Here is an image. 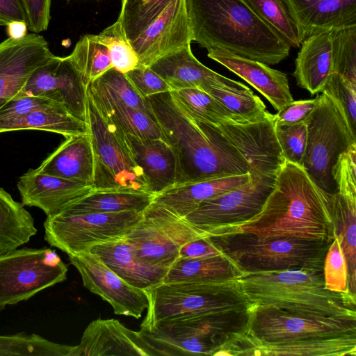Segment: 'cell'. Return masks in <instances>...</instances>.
Here are the masks:
<instances>
[{"mask_svg":"<svg viewBox=\"0 0 356 356\" xmlns=\"http://www.w3.org/2000/svg\"><path fill=\"white\" fill-rule=\"evenodd\" d=\"M147 99L175 156V185L250 172L249 162L218 126L192 115L172 92Z\"/></svg>","mask_w":356,"mask_h":356,"instance_id":"1","label":"cell"},{"mask_svg":"<svg viewBox=\"0 0 356 356\" xmlns=\"http://www.w3.org/2000/svg\"><path fill=\"white\" fill-rule=\"evenodd\" d=\"M246 232L259 237H291L332 243L335 236L332 195L319 188L300 165L284 160L275 188L250 220L209 236Z\"/></svg>","mask_w":356,"mask_h":356,"instance_id":"2","label":"cell"},{"mask_svg":"<svg viewBox=\"0 0 356 356\" xmlns=\"http://www.w3.org/2000/svg\"><path fill=\"white\" fill-rule=\"evenodd\" d=\"M192 41L268 65L287 58L291 47L245 0H185Z\"/></svg>","mask_w":356,"mask_h":356,"instance_id":"3","label":"cell"},{"mask_svg":"<svg viewBox=\"0 0 356 356\" xmlns=\"http://www.w3.org/2000/svg\"><path fill=\"white\" fill-rule=\"evenodd\" d=\"M234 281L249 305L313 316L356 318V299L327 289L323 271L245 273Z\"/></svg>","mask_w":356,"mask_h":356,"instance_id":"4","label":"cell"},{"mask_svg":"<svg viewBox=\"0 0 356 356\" xmlns=\"http://www.w3.org/2000/svg\"><path fill=\"white\" fill-rule=\"evenodd\" d=\"M248 320V309L216 312L161 320L140 332L156 355L217 356L246 333Z\"/></svg>","mask_w":356,"mask_h":356,"instance_id":"5","label":"cell"},{"mask_svg":"<svg viewBox=\"0 0 356 356\" xmlns=\"http://www.w3.org/2000/svg\"><path fill=\"white\" fill-rule=\"evenodd\" d=\"M242 274L287 269L323 271L331 243L291 237H259L251 233L207 236Z\"/></svg>","mask_w":356,"mask_h":356,"instance_id":"6","label":"cell"},{"mask_svg":"<svg viewBox=\"0 0 356 356\" xmlns=\"http://www.w3.org/2000/svg\"><path fill=\"white\" fill-rule=\"evenodd\" d=\"M315 99V107L305 120L307 134L301 166L319 188L333 195L337 186L332 168L339 156L356 143V134L334 99L325 92Z\"/></svg>","mask_w":356,"mask_h":356,"instance_id":"7","label":"cell"},{"mask_svg":"<svg viewBox=\"0 0 356 356\" xmlns=\"http://www.w3.org/2000/svg\"><path fill=\"white\" fill-rule=\"evenodd\" d=\"M145 291L149 305L140 329L168 318L249 308L234 280L204 284L161 282Z\"/></svg>","mask_w":356,"mask_h":356,"instance_id":"8","label":"cell"},{"mask_svg":"<svg viewBox=\"0 0 356 356\" xmlns=\"http://www.w3.org/2000/svg\"><path fill=\"white\" fill-rule=\"evenodd\" d=\"M86 102V124L94 156L93 190L148 193L143 172L134 160L123 131L104 119L88 89Z\"/></svg>","mask_w":356,"mask_h":356,"instance_id":"9","label":"cell"},{"mask_svg":"<svg viewBox=\"0 0 356 356\" xmlns=\"http://www.w3.org/2000/svg\"><path fill=\"white\" fill-rule=\"evenodd\" d=\"M68 268L49 248L15 249L0 254V309L27 300L63 282Z\"/></svg>","mask_w":356,"mask_h":356,"instance_id":"10","label":"cell"},{"mask_svg":"<svg viewBox=\"0 0 356 356\" xmlns=\"http://www.w3.org/2000/svg\"><path fill=\"white\" fill-rule=\"evenodd\" d=\"M204 236L183 218L154 202L143 211L142 219L124 236L140 261L168 269L179 258L184 244Z\"/></svg>","mask_w":356,"mask_h":356,"instance_id":"11","label":"cell"},{"mask_svg":"<svg viewBox=\"0 0 356 356\" xmlns=\"http://www.w3.org/2000/svg\"><path fill=\"white\" fill-rule=\"evenodd\" d=\"M246 336L251 346L356 333V318L303 315L249 305Z\"/></svg>","mask_w":356,"mask_h":356,"instance_id":"12","label":"cell"},{"mask_svg":"<svg viewBox=\"0 0 356 356\" xmlns=\"http://www.w3.org/2000/svg\"><path fill=\"white\" fill-rule=\"evenodd\" d=\"M143 218V212L88 213L47 216L44 239L68 256L124 236Z\"/></svg>","mask_w":356,"mask_h":356,"instance_id":"13","label":"cell"},{"mask_svg":"<svg viewBox=\"0 0 356 356\" xmlns=\"http://www.w3.org/2000/svg\"><path fill=\"white\" fill-rule=\"evenodd\" d=\"M277 173H250L248 182L202 202L183 218L206 236L243 223L261 211L275 188Z\"/></svg>","mask_w":356,"mask_h":356,"instance_id":"14","label":"cell"},{"mask_svg":"<svg viewBox=\"0 0 356 356\" xmlns=\"http://www.w3.org/2000/svg\"><path fill=\"white\" fill-rule=\"evenodd\" d=\"M68 257L79 271L83 286L108 302L115 314L140 318L147 309L145 291L125 282L97 256L85 251Z\"/></svg>","mask_w":356,"mask_h":356,"instance_id":"15","label":"cell"},{"mask_svg":"<svg viewBox=\"0 0 356 356\" xmlns=\"http://www.w3.org/2000/svg\"><path fill=\"white\" fill-rule=\"evenodd\" d=\"M87 88L67 56L53 54L35 70L20 93L59 103L86 122Z\"/></svg>","mask_w":356,"mask_h":356,"instance_id":"16","label":"cell"},{"mask_svg":"<svg viewBox=\"0 0 356 356\" xmlns=\"http://www.w3.org/2000/svg\"><path fill=\"white\" fill-rule=\"evenodd\" d=\"M191 42L185 0H171L131 44L139 66L149 67L161 58L191 46Z\"/></svg>","mask_w":356,"mask_h":356,"instance_id":"17","label":"cell"},{"mask_svg":"<svg viewBox=\"0 0 356 356\" xmlns=\"http://www.w3.org/2000/svg\"><path fill=\"white\" fill-rule=\"evenodd\" d=\"M52 55L38 33L0 42V108L22 92L31 74Z\"/></svg>","mask_w":356,"mask_h":356,"instance_id":"18","label":"cell"},{"mask_svg":"<svg viewBox=\"0 0 356 356\" xmlns=\"http://www.w3.org/2000/svg\"><path fill=\"white\" fill-rule=\"evenodd\" d=\"M250 165V173H277L284 162L272 118L256 122H226L218 126Z\"/></svg>","mask_w":356,"mask_h":356,"instance_id":"19","label":"cell"},{"mask_svg":"<svg viewBox=\"0 0 356 356\" xmlns=\"http://www.w3.org/2000/svg\"><path fill=\"white\" fill-rule=\"evenodd\" d=\"M169 85L172 91L216 88L231 91L247 90L243 83L227 78L200 63L191 46L157 60L149 66Z\"/></svg>","mask_w":356,"mask_h":356,"instance_id":"20","label":"cell"},{"mask_svg":"<svg viewBox=\"0 0 356 356\" xmlns=\"http://www.w3.org/2000/svg\"><path fill=\"white\" fill-rule=\"evenodd\" d=\"M77 346L79 356L156 355L140 331L130 330L113 318L90 322Z\"/></svg>","mask_w":356,"mask_h":356,"instance_id":"21","label":"cell"},{"mask_svg":"<svg viewBox=\"0 0 356 356\" xmlns=\"http://www.w3.org/2000/svg\"><path fill=\"white\" fill-rule=\"evenodd\" d=\"M22 203L42 210L47 216L61 211L93 191L92 186L29 169L17 184Z\"/></svg>","mask_w":356,"mask_h":356,"instance_id":"22","label":"cell"},{"mask_svg":"<svg viewBox=\"0 0 356 356\" xmlns=\"http://www.w3.org/2000/svg\"><path fill=\"white\" fill-rule=\"evenodd\" d=\"M300 42L320 32L356 25V0H282Z\"/></svg>","mask_w":356,"mask_h":356,"instance_id":"23","label":"cell"},{"mask_svg":"<svg viewBox=\"0 0 356 356\" xmlns=\"http://www.w3.org/2000/svg\"><path fill=\"white\" fill-rule=\"evenodd\" d=\"M207 56L254 87L268 100L276 111L293 100L285 73L263 63L241 57L222 49L209 50Z\"/></svg>","mask_w":356,"mask_h":356,"instance_id":"24","label":"cell"},{"mask_svg":"<svg viewBox=\"0 0 356 356\" xmlns=\"http://www.w3.org/2000/svg\"><path fill=\"white\" fill-rule=\"evenodd\" d=\"M124 136L135 163L143 172L148 193L155 195L175 185V156L163 137L143 138L126 133Z\"/></svg>","mask_w":356,"mask_h":356,"instance_id":"25","label":"cell"},{"mask_svg":"<svg viewBox=\"0 0 356 356\" xmlns=\"http://www.w3.org/2000/svg\"><path fill=\"white\" fill-rule=\"evenodd\" d=\"M35 169L42 174L92 186L94 156L89 134L66 137Z\"/></svg>","mask_w":356,"mask_h":356,"instance_id":"26","label":"cell"},{"mask_svg":"<svg viewBox=\"0 0 356 356\" xmlns=\"http://www.w3.org/2000/svg\"><path fill=\"white\" fill-rule=\"evenodd\" d=\"M87 251L97 256L125 282L143 290L163 282L168 270L143 263L135 256L124 236L96 244Z\"/></svg>","mask_w":356,"mask_h":356,"instance_id":"27","label":"cell"},{"mask_svg":"<svg viewBox=\"0 0 356 356\" xmlns=\"http://www.w3.org/2000/svg\"><path fill=\"white\" fill-rule=\"evenodd\" d=\"M250 179L248 172L175 185L155 195L153 202L184 218L202 202L232 190Z\"/></svg>","mask_w":356,"mask_h":356,"instance_id":"28","label":"cell"},{"mask_svg":"<svg viewBox=\"0 0 356 356\" xmlns=\"http://www.w3.org/2000/svg\"><path fill=\"white\" fill-rule=\"evenodd\" d=\"M293 75L297 84L312 95L321 92L333 73L331 31L312 34L300 44Z\"/></svg>","mask_w":356,"mask_h":356,"instance_id":"29","label":"cell"},{"mask_svg":"<svg viewBox=\"0 0 356 356\" xmlns=\"http://www.w3.org/2000/svg\"><path fill=\"white\" fill-rule=\"evenodd\" d=\"M252 355L356 356V333L255 345Z\"/></svg>","mask_w":356,"mask_h":356,"instance_id":"30","label":"cell"},{"mask_svg":"<svg viewBox=\"0 0 356 356\" xmlns=\"http://www.w3.org/2000/svg\"><path fill=\"white\" fill-rule=\"evenodd\" d=\"M242 273L224 254L200 259H177L168 268L163 283H215L235 280Z\"/></svg>","mask_w":356,"mask_h":356,"instance_id":"31","label":"cell"},{"mask_svg":"<svg viewBox=\"0 0 356 356\" xmlns=\"http://www.w3.org/2000/svg\"><path fill=\"white\" fill-rule=\"evenodd\" d=\"M154 197V195L143 191L93 190L58 212L66 214L143 212L153 202Z\"/></svg>","mask_w":356,"mask_h":356,"instance_id":"32","label":"cell"},{"mask_svg":"<svg viewBox=\"0 0 356 356\" xmlns=\"http://www.w3.org/2000/svg\"><path fill=\"white\" fill-rule=\"evenodd\" d=\"M24 130L52 132L65 138L88 133L86 122L63 106L36 110L0 125V134Z\"/></svg>","mask_w":356,"mask_h":356,"instance_id":"33","label":"cell"},{"mask_svg":"<svg viewBox=\"0 0 356 356\" xmlns=\"http://www.w3.org/2000/svg\"><path fill=\"white\" fill-rule=\"evenodd\" d=\"M332 216L335 235L346 259L348 293L356 298V195L334 193Z\"/></svg>","mask_w":356,"mask_h":356,"instance_id":"34","label":"cell"},{"mask_svg":"<svg viewBox=\"0 0 356 356\" xmlns=\"http://www.w3.org/2000/svg\"><path fill=\"white\" fill-rule=\"evenodd\" d=\"M36 233L34 219L24 205L0 187V254L17 249Z\"/></svg>","mask_w":356,"mask_h":356,"instance_id":"35","label":"cell"},{"mask_svg":"<svg viewBox=\"0 0 356 356\" xmlns=\"http://www.w3.org/2000/svg\"><path fill=\"white\" fill-rule=\"evenodd\" d=\"M88 91L104 119L124 133L143 138H162L156 122L145 113L124 104L93 95L88 89Z\"/></svg>","mask_w":356,"mask_h":356,"instance_id":"36","label":"cell"},{"mask_svg":"<svg viewBox=\"0 0 356 356\" xmlns=\"http://www.w3.org/2000/svg\"><path fill=\"white\" fill-rule=\"evenodd\" d=\"M67 56L86 88L112 68L108 51L97 40L96 34L81 36Z\"/></svg>","mask_w":356,"mask_h":356,"instance_id":"37","label":"cell"},{"mask_svg":"<svg viewBox=\"0 0 356 356\" xmlns=\"http://www.w3.org/2000/svg\"><path fill=\"white\" fill-rule=\"evenodd\" d=\"M88 89L93 95L140 110L155 121V117L147 98H143L139 95L124 74L113 68L110 69L91 83Z\"/></svg>","mask_w":356,"mask_h":356,"instance_id":"38","label":"cell"},{"mask_svg":"<svg viewBox=\"0 0 356 356\" xmlns=\"http://www.w3.org/2000/svg\"><path fill=\"white\" fill-rule=\"evenodd\" d=\"M79 356L77 346L51 341L35 334L0 335V356Z\"/></svg>","mask_w":356,"mask_h":356,"instance_id":"39","label":"cell"},{"mask_svg":"<svg viewBox=\"0 0 356 356\" xmlns=\"http://www.w3.org/2000/svg\"><path fill=\"white\" fill-rule=\"evenodd\" d=\"M171 92L198 119L216 126L226 122H241L228 108L204 90L191 88Z\"/></svg>","mask_w":356,"mask_h":356,"instance_id":"40","label":"cell"},{"mask_svg":"<svg viewBox=\"0 0 356 356\" xmlns=\"http://www.w3.org/2000/svg\"><path fill=\"white\" fill-rule=\"evenodd\" d=\"M210 94L235 115L241 122H256L273 116L266 110L263 101L250 89L231 91L210 88Z\"/></svg>","mask_w":356,"mask_h":356,"instance_id":"41","label":"cell"},{"mask_svg":"<svg viewBox=\"0 0 356 356\" xmlns=\"http://www.w3.org/2000/svg\"><path fill=\"white\" fill-rule=\"evenodd\" d=\"M171 0H122L118 17L131 43L168 6Z\"/></svg>","mask_w":356,"mask_h":356,"instance_id":"42","label":"cell"},{"mask_svg":"<svg viewBox=\"0 0 356 356\" xmlns=\"http://www.w3.org/2000/svg\"><path fill=\"white\" fill-rule=\"evenodd\" d=\"M96 37L106 48L112 68L126 74L139 66L138 55L125 35L119 17L115 22L96 34Z\"/></svg>","mask_w":356,"mask_h":356,"instance_id":"43","label":"cell"},{"mask_svg":"<svg viewBox=\"0 0 356 356\" xmlns=\"http://www.w3.org/2000/svg\"><path fill=\"white\" fill-rule=\"evenodd\" d=\"M245 1L291 47H300L297 28L282 0Z\"/></svg>","mask_w":356,"mask_h":356,"instance_id":"44","label":"cell"},{"mask_svg":"<svg viewBox=\"0 0 356 356\" xmlns=\"http://www.w3.org/2000/svg\"><path fill=\"white\" fill-rule=\"evenodd\" d=\"M332 72L356 86V25L331 31Z\"/></svg>","mask_w":356,"mask_h":356,"instance_id":"45","label":"cell"},{"mask_svg":"<svg viewBox=\"0 0 356 356\" xmlns=\"http://www.w3.org/2000/svg\"><path fill=\"white\" fill-rule=\"evenodd\" d=\"M323 273L327 289L336 293L349 294L346 259L340 241L336 235L326 252Z\"/></svg>","mask_w":356,"mask_h":356,"instance_id":"46","label":"cell"},{"mask_svg":"<svg viewBox=\"0 0 356 356\" xmlns=\"http://www.w3.org/2000/svg\"><path fill=\"white\" fill-rule=\"evenodd\" d=\"M275 135L285 160L301 165L307 141V124L275 125Z\"/></svg>","mask_w":356,"mask_h":356,"instance_id":"47","label":"cell"},{"mask_svg":"<svg viewBox=\"0 0 356 356\" xmlns=\"http://www.w3.org/2000/svg\"><path fill=\"white\" fill-rule=\"evenodd\" d=\"M321 92L329 95L339 103L352 131L356 134V86L333 72L328 77Z\"/></svg>","mask_w":356,"mask_h":356,"instance_id":"48","label":"cell"},{"mask_svg":"<svg viewBox=\"0 0 356 356\" xmlns=\"http://www.w3.org/2000/svg\"><path fill=\"white\" fill-rule=\"evenodd\" d=\"M54 106L64 107L60 104L46 98L19 93L0 108V125L32 111Z\"/></svg>","mask_w":356,"mask_h":356,"instance_id":"49","label":"cell"},{"mask_svg":"<svg viewBox=\"0 0 356 356\" xmlns=\"http://www.w3.org/2000/svg\"><path fill=\"white\" fill-rule=\"evenodd\" d=\"M124 74L143 98L172 91L167 82L149 66H138Z\"/></svg>","mask_w":356,"mask_h":356,"instance_id":"50","label":"cell"},{"mask_svg":"<svg viewBox=\"0 0 356 356\" xmlns=\"http://www.w3.org/2000/svg\"><path fill=\"white\" fill-rule=\"evenodd\" d=\"M332 173L337 191L356 195V143L339 156Z\"/></svg>","mask_w":356,"mask_h":356,"instance_id":"51","label":"cell"},{"mask_svg":"<svg viewBox=\"0 0 356 356\" xmlns=\"http://www.w3.org/2000/svg\"><path fill=\"white\" fill-rule=\"evenodd\" d=\"M26 18L28 29L39 33L47 29L51 19V0H18Z\"/></svg>","mask_w":356,"mask_h":356,"instance_id":"52","label":"cell"},{"mask_svg":"<svg viewBox=\"0 0 356 356\" xmlns=\"http://www.w3.org/2000/svg\"><path fill=\"white\" fill-rule=\"evenodd\" d=\"M316 99L292 101L274 115L275 125H292L305 122L313 111Z\"/></svg>","mask_w":356,"mask_h":356,"instance_id":"53","label":"cell"},{"mask_svg":"<svg viewBox=\"0 0 356 356\" xmlns=\"http://www.w3.org/2000/svg\"><path fill=\"white\" fill-rule=\"evenodd\" d=\"M222 254L207 236L191 241L179 250V257L184 259L208 258Z\"/></svg>","mask_w":356,"mask_h":356,"instance_id":"54","label":"cell"},{"mask_svg":"<svg viewBox=\"0 0 356 356\" xmlns=\"http://www.w3.org/2000/svg\"><path fill=\"white\" fill-rule=\"evenodd\" d=\"M13 21H24L26 18L18 0H0V25L6 26Z\"/></svg>","mask_w":356,"mask_h":356,"instance_id":"55","label":"cell"},{"mask_svg":"<svg viewBox=\"0 0 356 356\" xmlns=\"http://www.w3.org/2000/svg\"><path fill=\"white\" fill-rule=\"evenodd\" d=\"M6 26L8 38L19 39L28 34V26L24 21H13Z\"/></svg>","mask_w":356,"mask_h":356,"instance_id":"56","label":"cell"},{"mask_svg":"<svg viewBox=\"0 0 356 356\" xmlns=\"http://www.w3.org/2000/svg\"><path fill=\"white\" fill-rule=\"evenodd\" d=\"M67 1H72V0H66ZM95 1H101V0H95Z\"/></svg>","mask_w":356,"mask_h":356,"instance_id":"57","label":"cell"}]
</instances>
